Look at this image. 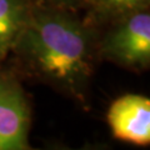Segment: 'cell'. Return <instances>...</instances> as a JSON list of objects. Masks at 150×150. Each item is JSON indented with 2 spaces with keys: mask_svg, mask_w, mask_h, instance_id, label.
Listing matches in <instances>:
<instances>
[{
  "mask_svg": "<svg viewBox=\"0 0 150 150\" xmlns=\"http://www.w3.org/2000/svg\"><path fill=\"white\" fill-rule=\"evenodd\" d=\"M98 50L100 59L131 71L150 69V8L108 24L99 35Z\"/></svg>",
  "mask_w": 150,
  "mask_h": 150,
  "instance_id": "2",
  "label": "cell"
},
{
  "mask_svg": "<svg viewBox=\"0 0 150 150\" xmlns=\"http://www.w3.org/2000/svg\"><path fill=\"white\" fill-rule=\"evenodd\" d=\"M44 3V6H51V8H59L65 9V10H73L78 6L85 5V0H40Z\"/></svg>",
  "mask_w": 150,
  "mask_h": 150,
  "instance_id": "7",
  "label": "cell"
},
{
  "mask_svg": "<svg viewBox=\"0 0 150 150\" xmlns=\"http://www.w3.org/2000/svg\"><path fill=\"white\" fill-rule=\"evenodd\" d=\"M30 10L26 0H0V62L13 51Z\"/></svg>",
  "mask_w": 150,
  "mask_h": 150,
  "instance_id": "5",
  "label": "cell"
},
{
  "mask_svg": "<svg viewBox=\"0 0 150 150\" xmlns=\"http://www.w3.org/2000/svg\"><path fill=\"white\" fill-rule=\"evenodd\" d=\"M106 123L115 139L149 146L150 98L142 94H124L116 98L106 111Z\"/></svg>",
  "mask_w": 150,
  "mask_h": 150,
  "instance_id": "4",
  "label": "cell"
},
{
  "mask_svg": "<svg viewBox=\"0 0 150 150\" xmlns=\"http://www.w3.org/2000/svg\"><path fill=\"white\" fill-rule=\"evenodd\" d=\"M99 33L70 10L33 8L13 51L41 80L83 105L99 59Z\"/></svg>",
  "mask_w": 150,
  "mask_h": 150,
  "instance_id": "1",
  "label": "cell"
},
{
  "mask_svg": "<svg viewBox=\"0 0 150 150\" xmlns=\"http://www.w3.org/2000/svg\"><path fill=\"white\" fill-rule=\"evenodd\" d=\"M31 111L21 85L11 75L0 74V150L30 149Z\"/></svg>",
  "mask_w": 150,
  "mask_h": 150,
  "instance_id": "3",
  "label": "cell"
},
{
  "mask_svg": "<svg viewBox=\"0 0 150 150\" xmlns=\"http://www.w3.org/2000/svg\"><path fill=\"white\" fill-rule=\"evenodd\" d=\"M88 21L99 26L108 25L130 13L150 8V0H85Z\"/></svg>",
  "mask_w": 150,
  "mask_h": 150,
  "instance_id": "6",
  "label": "cell"
}]
</instances>
